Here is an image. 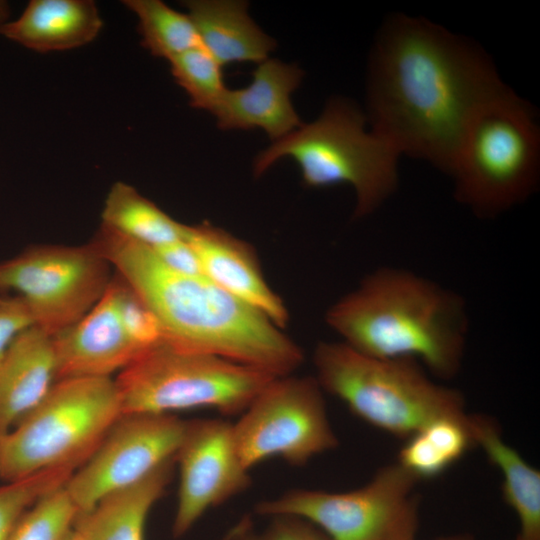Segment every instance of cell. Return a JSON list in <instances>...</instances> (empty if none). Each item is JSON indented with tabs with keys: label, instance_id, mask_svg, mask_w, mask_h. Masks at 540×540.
Segmentation results:
<instances>
[{
	"label": "cell",
	"instance_id": "6da1fadb",
	"mask_svg": "<svg viewBox=\"0 0 540 540\" xmlns=\"http://www.w3.org/2000/svg\"><path fill=\"white\" fill-rule=\"evenodd\" d=\"M479 44L422 17L388 16L367 77V122L402 155L449 176L478 111L506 92Z\"/></svg>",
	"mask_w": 540,
	"mask_h": 540
},
{
	"label": "cell",
	"instance_id": "7a4b0ae2",
	"mask_svg": "<svg viewBox=\"0 0 540 540\" xmlns=\"http://www.w3.org/2000/svg\"><path fill=\"white\" fill-rule=\"evenodd\" d=\"M158 319L175 348L215 355L274 377L291 375L302 349L265 314L205 276L167 268L153 250L103 225L92 242Z\"/></svg>",
	"mask_w": 540,
	"mask_h": 540
},
{
	"label": "cell",
	"instance_id": "3957f363",
	"mask_svg": "<svg viewBox=\"0 0 540 540\" xmlns=\"http://www.w3.org/2000/svg\"><path fill=\"white\" fill-rule=\"evenodd\" d=\"M352 349L379 359H412L448 380L461 369L470 328L464 297L412 270L382 266L326 311Z\"/></svg>",
	"mask_w": 540,
	"mask_h": 540
},
{
	"label": "cell",
	"instance_id": "277c9868",
	"mask_svg": "<svg viewBox=\"0 0 540 540\" xmlns=\"http://www.w3.org/2000/svg\"><path fill=\"white\" fill-rule=\"evenodd\" d=\"M367 118L344 98L328 101L320 116L272 142L255 158L261 176L275 162L291 158L309 188L350 185L356 196L353 217L378 210L398 188L400 154L385 139L366 129Z\"/></svg>",
	"mask_w": 540,
	"mask_h": 540
},
{
	"label": "cell",
	"instance_id": "5b68a950",
	"mask_svg": "<svg viewBox=\"0 0 540 540\" xmlns=\"http://www.w3.org/2000/svg\"><path fill=\"white\" fill-rule=\"evenodd\" d=\"M449 177L455 199L481 219H494L536 193L540 128L536 110L511 88L470 122Z\"/></svg>",
	"mask_w": 540,
	"mask_h": 540
},
{
	"label": "cell",
	"instance_id": "8992f818",
	"mask_svg": "<svg viewBox=\"0 0 540 540\" xmlns=\"http://www.w3.org/2000/svg\"><path fill=\"white\" fill-rule=\"evenodd\" d=\"M316 380L368 424L408 438L443 417H464L463 395L436 383L412 359H379L341 341L320 342L314 351Z\"/></svg>",
	"mask_w": 540,
	"mask_h": 540
},
{
	"label": "cell",
	"instance_id": "52a82bcc",
	"mask_svg": "<svg viewBox=\"0 0 540 540\" xmlns=\"http://www.w3.org/2000/svg\"><path fill=\"white\" fill-rule=\"evenodd\" d=\"M123 415L115 379L55 382L44 399L0 440L4 482L59 468L76 471Z\"/></svg>",
	"mask_w": 540,
	"mask_h": 540
},
{
	"label": "cell",
	"instance_id": "ba28073f",
	"mask_svg": "<svg viewBox=\"0 0 540 540\" xmlns=\"http://www.w3.org/2000/svg\"><path fill=\"white\" fill-rule=\"evenodd\" d=\"M276 377L215 355L185 351L164 340L118 373L123 414H171L212 408L243 413Z\"/></svg>",
	"mask_w": 540,
	"mask_h": 540
},
{
	"label": "cell",
	"instance_id": "9c48e42d",
	"mask_svg": "<svg viewBox=\"0 0 540 540\" xmlns=\"http://www.w3.org/2000/svg\"><path fill=\"white\" fill-rule=\"evenodd\" d=\"M418 480L399 463L380 469L364 486L342 493L293 489L256 504L261 516H295L330 540H415Z\"/></svg>",
	"mask_w": 540,
	"mask_h": 540
},
{
	"label": "cell",
	"instance_id": "30bf717a",
	"mask_svg": "<svg viewBox=\"0 0 540 540\" xmlns=\"http://www.w3.org/2000/svg\"><path fill=\"white\" fill-rule=\"evenodd\" d=\"M233 434L249 470L272 457L302 466L338 445L315 377L272 379L233 424Z\"/></svg>",
	"mask_w": 540,
	"mask_h": 540
},
{
	"label": "cell",
	"instance_id": "8fae6325",
	"mask_svg": "<svg viewBox=\"0 0 540 540\" xmlns=\"http://www.w3.org/2000/svg\"><path fill=\"white\" fill-rule=\"evenodd\" d=\"M111 268L93 243L38 246L0 264V290L17 292L34 325L54 335L102 298Z\"/></svg>",
	"mask_w": 540,
	"mask_h": 540
},
{
	"label": "cell",
	"instance_id": "7c38bea8",
	"mask_svg": "<svg viewBox=\"0 0 540 540\" xmlns=\"http://www.w3.org/2000/svg\"><path fill=\"white\" fill-rule=\"evenodd\" d=\"M186 424L172 414H123L65 483L80 514L174 460Z\"/></svg>",
	"mask_w": 540,
	"mask_h": 540
},
{
	"label": "cell",
	"instance_id": "4fadbf2b",
	"mask_svg": "<svg viewBox=\"0 0 540 540\" xmlns=\"http://www.w3.org/2000/svg\"><path fill=\"white\" fill-rule=\"evenodd\" d=\"M175 463L180 474L172 525L175 538L187 533L208 509L251 485L249 469L236 448L233 424L221 419L187 421Z\"/></svg>",
	"mask_w": 540,
	"mask_h": 540
},
{
	"label": "cell",
	"instance_id": "5bb4252c",
	"mask_svg": "<svg viewBox=\"0 0 540 540\" xmlns=\"http://www.w3.org/2000/svg\"><path fill=\"white\" fill-rule=\"evenodd\" d=\"M57 381L75 377H111L141 352L120 318L115 277L102 298L81 319L52 335Z\"/></svg>",
	"mask_w": 540,
	"mask_h": 540
},
{
	"label": "cell",
	"instance_id": "9a60e30c",
	"mask_svg": "<svg viewBox=\"0 0 540 540\" xmlns=\"http://www.w3.org/2000/svg\"><path fill=\"white\" fill-rule=\"evenodd\" d=\"M303 71L278 59L258 63L248 86L226 89L213 111L220 129H262L272 142L302 125L291 102Z\"/></svg>",
	"mask_w": 540,
	"mask_h": 540
},
{
	"label": "cell",
	"instance_id": "2e32d148",
	"mask_svg": "<svg viewBox=\"0 0 540 540\" xmlns=\"http://www.w3.org/2000/svg\"><path fill=\"white\" fill-rule=\"evenodd\" d=\"M185 239L196 252L204 276L265 314L283 329L289 314L269 287L251 245L209 223L186 225Z\"/></svg>",
	"mask_w": 540,
	"mask_h": 540
},
{
	"label": "cell",
	"instance_id": "e0dca14e",
	"mask_svg": "<svg viewBox=\"0 0 540 540\" xmlns=\"http://www.w3.org/2000/svg\"><path fill=\"white\" fill-rule=\"evenodd\" d=\"M56 381L52 335L32 325L15 338L0 362V435L35 408Z\"/></svg>",
	"mask_w": 540,
	"mask_h": 540
},
{
	"label": "cell",
	"instance_id": "ac0fdd59",
	"mask_svg": "<svg viewBox=\"0 0 540 540\" xmlns=\"http://www.w3.org/2000/svg\"><path fill=\"white\" fill-rule=\"evenodd\" d=\"M103 26L91 0H31L0 34L28 49L46 53L74 49L93 41Z\"/></svg>",
	"mask_w": 540,
	"mask_h": 540
},
{
	"label": "cell",
	"instance_id": "d6986e66",
	"mask_svg": "<svg viewBox=\"0 0 540 540\" xmlns=\"http://www.w3.org/2000/svg\"><path fill=\"white\" fill-rule=\"evenodd\" d=\"M197 31L200 46L222 67L232 63H260L276 47L248 14V4L238 0L184 2Z\"/></svg>",
	"mask_w": 540,
	"mask_h": 540
},
{
	"label": "cell",
	"instance_id": "ffe728a7",
	"mask_svg": "<svg viewBox=\"0 0 540 540\" xmlns=\"http://www.w3.org/2000/svg\"><path fill=\"white\" fill-rule=\"evenodd\" d=\"M175 459L79 514L74 528L85 540H144L147 516L169 485Z\"/></svg>",
	"mask_w": 540,
	"mask_h": 540
},
{
	"label": "cell",
	"instance_id": "44dd1931",
	"mask_svg": "<svg viewBox=\"0 0 540 540\" xmlns=\"http://www.w3.org/2000/svg\"><path fill=\"white\" fill-rule=\"evenodd\" d=\"M474 445L500 471L505 502L520 523V540H540V472L503 439L497 424L483 415H468Z\"/></svg>",
	"mask_w": 540,
	"mask_h": 540
},
{
	"label": "cell",
	"instance_id": "7402d4cb",
	"mask_svg": "<svg viewBox=\"0 0 540 540\" xmlns=\"http://www.w3.org/2000/svg\"><path fill=\"white\" fill-rule=\"evenodd\" d=\"M101 217L103 226L150 248L185 238V224L124 182L111 187Z\"/></svg>",
	"mask_w": 540,
	"mask_h": 540
},
{
	"label": "cell",
	"instance_id": "603a6c76",
	"mask_svg": "<svg viewBox=\"0 0 540 540\" xmlns=\"http://www.w3.org/2000/svg\"><path fill=\"white\" fill-rule=\"evenodd\" d=\"M474 445L468 415L438 418L406 439L398 463L417 480L440 475Z\"/></svg>",
	"mask_w": 540,
	"mask_h": 540
},
{
	"label": "cell",
	"instance_id": "cb8c5ba5",
	"mask_svg": "<svg viewBox=\"0 0 540 540\" xmlns=\"http://www.w3.org/2000/svg\"><path fill=\"white\" fill-rule=\"evenodd\" d=\"M123 4L137 16L142 46L152 55L170 61L200 46L188 14L178 12L160 0H125Z\"/></svg>",
	"mask_w": 540,
	"mask_h": 540
},
{
	"label": "cell",
	"instance_id": "d4e9b609",
	"mask_svg": "<svg viewBox=\"0 0 540 540\" xmlns=\"http://www.w3.org/2000/svg\"><path fill=\"white\" fill-rule=\"evenodd\" d=\"M169 62L171 74L188 95L191 107L213 113L227 89L222 66L201 46Z\"/></svg>",
	"mask_w": 540,
	"mask_h": 540
},
{
	"label": "cell",
	"instance_id": "484cf974",
	"mask_svg": "<svg viewBox=\"0 0 540 540\" xmlns=\"http://www.w3.org/2000/svg\"><path fill=\"white\" fill-rule=\"evenodd\" d=\"M79 514L63 485L42 496L24 512L9 540H65Z\"/></svg>",
	"mask_w": 540,
	"mask_h": 540
},
{
	"label": "cell",
	"instance_id": "4316f807",
	"mask_svg": "<svg viewBox=\"0 0 540 540\" xmlns=\"http://www.w3.org/2000/svg\"><path fill=\"white\" fill-rule=\"evenodd\" d=\"M73 472L52 469L0 485V540H9L24 512L42 496L65 485Z\"/></svg>",
	"mask_w": 540,
	"mask_h": 540
},
{
	"label": "cell",
	"instance_id": "83f0119b",
	"mask_svg": "<svg viewBox=\"0 0 540 540\" xmlns=\"http://www.w3.org/2000/svg\"><path fill=\"white\" fill-rule=\"evenodd\" d=\"M115 279L122 324L142 354L163 340L161 325L154 313L118 274Z\"/></svg>",
	"mask_w": 540,
	"mask_h": 540
},
{
	"label": "cell",
	"instance_id": "f1b7e54d",
	"mask_svg": "<svg viewBox=\"0 0 540 540\" xmlns=\"http://www.w3.org/2000/svg\"><path fill=\"white\" fill-rule=\"evenodd\" d=\"M261 532L255 531L249 518L229 532V540H330L310 522L295 516H274Z\"/></svg>",
	"mask_w": 540,
	"mask_h": 540
},
{
	"label": "cell",
	"instance_id": "f546056e",
	"mask_svg": "<svg viewBox=\"0 0 540 540\" xmlns=\"http://www.w3.org/2000/svg\"><path fill=\"white\" fill-rule=\"evenodd\" d=\"M32 325L33 317L19 296L0 299V362L15 338Z\"/></svg>",
	"mask_w": 540,
	"mask_h": 540
},
{
	"label": "cell",
	"instance_id": "4dcf8cb0",
	"mask_svg": "<svg viewBox=\"0 0 540 540\" xmlns=\"http://www.w3.org/2000/svg\"><path fill=\"white\" fill-rule=\"evenodd\" d=\"M151 249L172 271L187 276H204L199 258L185 238Z\"/></svg>",
	"mask_w": 540,
	"mask_h": 540
},
{
	"label": "cell",
	"instance_id": "1f68e13d",
	"mask_svg": "<svg viewBox=\"0 0 540 540\" xmlns=\"http://www.w3.org/2000/svg\"><path fill=\"white\" fill-rule=\"evenodd\" d=\"M10 9L6 1L0 0V26L5 24L9 18Z\"/></svg>",
	"mask_w": 540,
	"mask_h": 540
},
{
	"label": "cell",
	"instance_id": "d6a6232c",
	"mask_svg": "<svg viewBox=\"0 0 540 540\" xmlns=\"http://www.w3.org/2000/svg\"><path fill=\"white\" fill-rule=\"evenodd\" d=\"M65 540H85V539L75 528H73V530L69 533V535L67 536Z\"/></svg>",
	"mask_w": 540,
	"mask_h": 540
},
{
	"label": "cell",
	"instance_id": "836d02e7",
	"mask_svg": "<svg viewBox=\"0 0 540 540\" xmlns=\"http://www.w3.org/2000/svg\"><path fill=\"white\" fill-rule=\"evenodd\" d=\"M445 540H464V539L452 538V539H445Z\"/></svg>",
	"mask_w": 540,
	"mask_h": 540
},
{
	"label": "cell",
	"instance_id": "e575fe53",
	"mask_svg": "<svg viewBox=\"0 0 540 540\" xmlns=\"http://www.w3.org/2000/svg\"><path fill=\"white\" fill-rule=\"evenodd\" d=\"M223 540H229V533L224 537Z\"/></svg>",
	"mask_w": 540,
	"mask_h": 540
},
{
	"label": "cell",
	"instance_id": "d590c367",
	"mask_svg": "<svg viewBox=\"0 0 540 540\" xmlns=\"http://www.w3.org/2000/svg\"><path fill=\"white\" fill-rule=\"evenodd\" d=\"M1 437H2V436L0 435V440H1Z\"/></svg>",
	"mask_w": 540,
	"mask_h": 540
},
{
	"label": "cell",
	"instance_id": "8d00e7d4",
	"mask_svg": "<svg viewBox=\"0 0 540 540\" xmlns=\"http://www.w3.org/2000/svg\"><path fill=\"white\" fill-rule=\"evenodd\" d=\"M518 540H520V539H518Z\"/></svg>",
	"mask_w": 540,
	"mask_h": 540
}]
</instances>
